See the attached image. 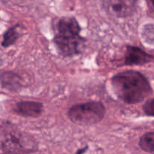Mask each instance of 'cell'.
Wrapping results in <instances>:
<instances>
[{
	"instance_id": "1",
	"label": "cell",
	"mask_w": 154,
	"mask_h": 154,
	"mask_svg": "<svg viewBox=\"0 0 154 154\" xmlns=\"http://www.w3.org/2000/svg\"><path fill=\"white\" fill-rule=\"evenodd\" d=\"M111 85L116 96L126 104H137L144 101L152 93L146 77L139 72L124 71L111 78Z\"/></svg>"
},
{
	"instance_id": "2",
	"label": "cell",
	"mask_w": 154,
	"mask_h": 154,
	"mask_svg": "<svg viewBox=\"0 0 154 154\" xmlns=\"http://www.w3.org/2000/svg\"><path fill=\"white\" fill-rule=\"evenodd\" d=\"M105 107L101 102L91 101L85 103L76 104L69 108L68 117L75 124L79 126H91L103 120Z\"/></svg>"
},
{
	"instance_id": "3",
	"label": "cell",
	"mask_w": 154,
	"mask_h": 154,
	"mask_svg": "<svg viewBox=\"0 0 154 154\" xmlns=\"http://www.w3.org/2000/svg\"><path fill=\"white\" fill-rule=\"evenodd\" d=\"M54 43L59 54L64 57H73L82 52L85 40L80 35H55Z\"/></svg>"
},
{
	"instance_id": "4",
	"label": "cell",
	"mask_w": 154,
	"mask_h": 154,
	"mask_svg": "<svg viewBox=\"0 0 154 154\" xmlns=\"http://www.w3.org/2000/svg\"><path fill=\"white\" fill-rule=\"evenodd\" d=\"M2 148L7 153L24 154L33 151L34 142L19 134H8L2 141Z\"/></svg>"
},
{
	"instance_id": "5",
	"label": "cell",
	"mask_w": 154,
	"mask_h": 154,
	"mask_svg": "<svg viewBox=\"0 0 154 154\" xmlns=\"http://www.w3.org/2000/svg\"><path fill=\"white\" fill-rule=\"evenodd\" d=\"M138 2L139 0H109L107 8L114 16L128 17L136 11Z\"/></svg>"
},
{
	"instance_id": "6",
	"label": "cell",
	"mask_w": 154,
	"mask_h": 154,
	"mask_svg": "<svg viewBox=\"0 0 154 154\" xmlns=\"http://www.w3.org/2000/svg\"><path fill=\"white\" fill-rule=\"evenodd\" d=\"M153 57L141 48L128 46L125 54V64L126 66H143L153 60Z\"/></svg>"
},
{
	"instance_id": "7",
	"label": "cell",
	"mask_w": 154,
	"mask_h": 154,
	"mask_svg": "<svg viewBox=\"0 0 154 154\" xmlns=\"http://www.w3.org/2000/svg\"><path fill=\"white\" fill-rule=\"evenodd\" d=\"M44 110L42 102L35 101H22L17 103L15 111L17 114L24 117L36 118L40 117Z\"/></svg>"
},
{
	"instance_id": "8",
	"label": "cell",
	"mask_w": 154,
	"mask_h": 154,
	"mask_svg": "<svg viewBox=\"0 0 154 154\" xmlns=\"http://www.w3.org/2000/svg\"><path fill=\"white\" fill-rule=\"evenodd\" d=\"M81 27L73 17H66L59 20L57 25V32L59 35H79Z\"/></svg>"
},
{
	"instance_id": "9",
	"label": "cell",
	"mask_w": 154,
	"mask_h": 154,
	"mask_svg": "<svg viewBox=\"0 0 154 154\" xmlns=\"http://www.w3.org/2000/svg\"><path fill=\"white\" fill-rule=\"evenodd\" d=\"M0 84L6 90L16 93L23 88V80L14 72H5L0 75Z\"/></svg>"
},
{
	"instance_id": "10",
	"label": "cell",
	"mask_w": 154,
	"mask_h": 154,
	"mask_svg": "<svg viewBox=\"0 0 154 154\" xmlns=\"http://www.w3.org/2000/svg\"><path fill=\"white\" fill-rule=\"evenodd\" d=\"M19 25H16L8 29L5 32L4 35H3L2 43V45L4 48H8L11 45H13L16 42V41L20 35V33L19 32Z\"/></svg>"
},
{
	"instance_id": "11",
	"label": "cell",
	"mask_w": 154,
	"mask_h": 154,
	"mask_svg": "<svg viewBox=\"0 0 154 154\" xmlns=\"http://www.w3.org/2000/svg\"><path fill=\"white\" fill-rule=\"evenodd\" d=\"M141 149L147 153H154V132H147L141 137L139 140Z\"/></svg>"
},
{
	"instance_id": "12",
	"label": "cell",
	"mask_w": 154,
	"mask_h": 154,
	"mask_svg": "<svg viewBox=\"0 0 154 154\" xmlns=\"http://www.w3.org/2000/svg\"><path fill=\"white\" fill-rule=\"evenodd\" d=\"M145 114L150 117H154V98L147 101L143 106Z\"/></svg>"
},
{
	"instance_id": "13",
	"label": "cell",
	"mask_w": 154,
	"mask_h": 154,
	"mask_svg": "<svg viewBox=\"0 0 154 154\" xmlns=\"http://www.w3.org/2000/svg\"><path fill=\"white\" fill-rule=\"evenodd\" d=\"M87 148H88V147H84V148L80 149V150H78V151L76 152V153L75 154H84L86 152V150H87Z\"/></svg>"
},
{
	"instance_id": "14",
	"label": "cell",
	"mask_w": 154,
	"mask_h": 154,
	"mask_svg": "<svg viewBox=\"0 0 154 154\" xmlns=\"http://www.w3.org/2000/svg\"><path fill=\"white\" fill-rule=\"evenodd\" d=\"M4 154H20V153H4Z\"/></svg>"
},
{
	"instance_id": "15",
	"label": "cell",
	"mask_w": 154,
	"mask_h": 154,
	"mask_svg": "<svg viewBox=\"0 0 154 154\" xmlns=\"http://www.w3.org/2000/svg\"><path fill=\"white\" fill-rule=\"evenodd\" d=\"M151 2H152V3H153V6H154V0H151Z\"/></svg>"
}]
</instances>
